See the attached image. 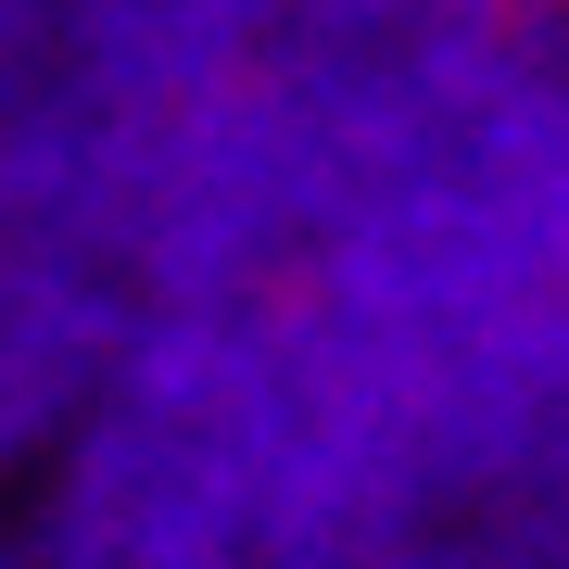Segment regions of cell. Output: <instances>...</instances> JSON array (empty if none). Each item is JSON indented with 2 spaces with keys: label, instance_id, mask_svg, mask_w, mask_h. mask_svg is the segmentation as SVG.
Segmentation results:
<instances>
[]
</instances>
